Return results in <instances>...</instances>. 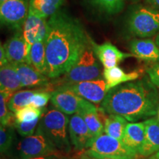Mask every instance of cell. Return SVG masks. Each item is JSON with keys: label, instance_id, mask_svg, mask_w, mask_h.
<instances>
[{"label": "cell", "instance_id": "obj_5", "mask_svg": "<svg viewBox=\"0 0 159 159\" xmlns=\"http://www.w3.org/2000/svg\"><path fill=\"white\" fill-rule=\"evenodd\" d=\"M128 30L135 36L149 38L159 33V11L154 7H139L130 13Z\"/></svg>", "mask_w": 159, "mask_h": 159}, {"label": "cell", "instance_id": "obj_21", "mask_svg": "<svg viewBox=\"0 0 159 159\" xmlns=\"http://www.w3.org/2000/svg\"><path fill=\"white\" fill-rule=\"evenodd\" d=\"M77 114L80 115L89 129L92 141L95 138L103 134L104 132V124L101 121L98 113V108L91 104L86 108H83ZM91 141V142H92Z\"/></svg>", "mask_w": 159, "mask_h": 159}, {"label": "cell", "instance_id": "obj_7", "mask_svg": "<svg viewBox=\"0 0 159 159\" xmlns=\"http://www.w3.org/2000/svg\"><path fill=\"white\" fill-rule=\"evenodd\" d=\"M30 0H7L0 3L2 25L11 30H22L29 13Z\"/></svg>", "mask_w": 159, "mask_h": 159}, {"label": "cell", "instance_id": "obj_14", "mask_svg": "<svg viewBox=\"0 0 159 159\" xmlns=\"http://www.w3.org/2000/svg\"><path fill=\"white\" fill-rule=\"evenodd\" d=\"M4 46L7 58L12 63H30V57L22 30L17 31Z\"/></svg>", "mask_w": 159, "mask_h": 159}, {"label": "cell", "instance_id": "obj_30", "mask_svg": "<svg viewBox=\"0 0 159 159\" xmlns=\"http://www.w3.org/2000/svg\"><path fill=\"white\" fill-rule=\"evenodd\" d=\"M40 119H35L33 122H16L14 125V128L16 129L17 132L19 133V135L21 136L27 137L33 136L34 134L35 128H36L37 125H39Z\"/></svg>", "mask_w": 159, "mask_h": 159}, {"label": "cell", "instance_id": "obj_25", "mask_svg": "<svg viewBox=\"0 0 159 159\" xmlns=\"http://www.w3.org/2000/svg\"><path fill=\"white\" fill-rule=\"evenodd\" d=\"M87 2L97 11L108 15L116 14L122 11L124 0H86Z\"/></svg>", "mask_w": 159, "mask_h": 159}, {"label": "cell", "instance_id": "obj_18", "mask_svg": "<svg viewBox=\"0 0 159 159\" xmlns=\"http://www.w3.org/2000/svg\"><path fill=\"white\" fill-rule=\"evenodd\" d=\"M22 87L45 86L49 83L47 76L27 63H13Z\"/></svg>", "mask_w": 159, "mask_h": 159}, {"label": "cell", "instance_id": "obj_33", "mask_svg": "<svg viewBox=\"0 0 159 159\" xmlns=\"http://www.w3.org/2000/svg\"><path fill=\"white\" fill-rule=\"evenodd\" d=\"M7 63H9V61L7 58L5 48H4V46L1 44V47H0V66H2L5 65Z\"/></svg>", "mask_w": 159, "mask_h": 159}, {"label": "cell", "instance_id": "obj_26", "mask_svg": "<svg viewBox=\"0 0 159 159\" xmlns=\"http://www.w3.org/2000/svg\"><path fill=\"white\" fill-rule=\"evenodd\" d=\"M36 91L37 90H23L13 94L7 101L9 110L15 113L20 109L30 105L32 97Z\"/></svg>", "mask_w": 159, "mask_h": 159}, {"label": "cell", "instance_id": "obj_42", "mask_svg": "<svg viewBox=\"0 0 159 159\" xmlns=\"http://www.w3.org/2000/svg\"><path fill=\"white\" fill-rule=\"evenodd\" d=\"M2 159H3V158H2Z\"/></svg>", "mask_w": 159, "mask_h": 159}, {"label": "cell", "instance_id": "obj_23", "mask_svg": "<svg viewBox=\"0 0 159 159\" xmlns=\"http://www.w3.org/2000/svg\"><path fill=\"white\" fill-rule=\"evenodd\" d=\"M128 120L118 114H109L104 124L105 134L122 141Z\"/></svg>", "mask_w": 159, "mask_h": 159}, {"label": "cell", "instance_id": "obj_24", "mask_svg": "<svg viewBox=\"0 0 159 159\" xmlns=\"http://www.w3.org/2000/svg\"><path fill=\"white\" fill-rule=\"evenodd\" d=\"M30 63L35 69L47 76V63L44 41H36L32 46L30 52Z\"/></svg>", "mask_w": 159, "mask_h": 159}, {"label": "cell", "instance_id": "obj_43", "mask_svg": "<svg viewBox=\"0 0 159 159\" xmlns=\"http://www.w3.org/2000/svg\"><path fill=\"white\" fill-rule=\"evenodd\" d=\"M64 159H65V158H64Z\"/></svg>", "mask_w": 159, "mask_h": 159}, {"label": "cell", "instance_id": "obj_2", "mask_svg": "<svg viewBox=\"0 0 159 159\" xmlns=\"http://www.w3.org/2000/svg\"><path fill=\"white\" fill-rule=\"evenodd\" d=\"M101 108L106 114L120 115L136 122L158 114L159 92L149 77L144 76L109 90Z\"/></svg>", "mask_w": 159, "mask_h": 159}, {"label": "cell", "instance_id": "obj_3", "mask_svg": "<svg viewBox=\"0 0 159 159\" xmlns=\"http://www.w3.org/2000/svg\"><path fill=\"white\" fill-rule=\"evenodd\" d=\"M69 119L57 109L50 108L43 113L36 132L44 135L61 153H69L71 151L68 135Z\"/></svg>", "mask_w": 159, "mask_h": 159}, {"label": "cell", "instance_id": "obj_1", "mask_svg": "<svg viewBox=\"0 0 159 159\" xmlns=\"http://www.w3.org/2000/svg\"><path fill=\"white\" fill-rule=\"evenodd\" d=\"M78 20L65 12L57 11L47 21L44 39L47 72L55 79L70 70L91 44Z\"/></svg>", "mask_w": 159, "mask_h": 159}, {"label": "cell", "instance_id": "obj_12", "mask_svg": "<svg viewBox=\"0 0 159 159\" xmlns=\"http://www.w3.org/2000/svg\"><path fill=\"white\" fill-rule=\"evenodd\" d=\"M90 41L95 55L102 63L104 68L108 69L117 66L119 63L122 62L128 57L134 56L133 54L125 53L120 51L116 46L112 44L111 42L97 44L92 40H91Z\"/></svg>", "mask_w": 159, "mask_h": 159}, {"label": "cell", "instance_id": "obj_40", "mask_svg": "<svg viewBox=\"0 0 159 159\" xmlns=\"http://www.w3.org/2000/svg\"><path fill=\"white\" fill-rule=\"evenodd\" d=\"M158 120H159V110H158Z\"/></svg>", "mask_w": 159, "mask_h": 159}, {"label": "cell", "instance_id": "obj_17", "mask_svg": "<svg viewBox=\"0 0 159 159\" xmlns=\"http://www.w3.org/2000/svg\"><path fill=\"white\" fill-rule=\"evenodd\" d=\"M0 88L2 94L8 99L13 96L15 91L23 88L13 63L9 62L1 66Z\"/></svg>", "mask_w": 159, "mask_h": 159}, {"label": "cell", "instance_id": "obj_16", "mask_svg": "<svg viewBox=\"0 0 159 159\" xmlns=\"http://www.w3.org/2000/svg\"><path fill=\"white\" fill-rule=\"evenodd\" d=\"M145 137L139 154L151 156L159 151V120L152 118L144 121Z\"/></svg>", "mask_w": 159, "mask_h": 159}, {"label": "cell", "instance_id": "obj_11", "mask_svg": "<svg viewBox=\"0 0 159 159\" xmlns=\"http://www.w3.org/2000/svg\"><path fill=\"white\" fill-rule=\"evenodd\" d=\"M47 19L40 16L29 9L28 16L22 30L29 57L32 46L36 41H44L47 32Z\"/></svg>", "mask_w": 159, "mask_h": 159}, {"label": "cell", "instance_id": "obj_13", "mask_svg": "<svg viewBox=\"0 0 159 159\" xmlns=\"http://www.w3.org/2000/svg\"><path fill=\"white\" fill-rule=\"evenodd\" d=\"M69 135L71 144L76 150L88 148L92 141V136L82 116L74 114L69 119Z\"/></svg>", "mask_w": 159, "mask_h": 159}, {"label": "cell", "instance_id": "obj_39", "mask_svg": "<svg viewBox=\"0 0 159 159\" xmlns=\"http://www.w3.org/2000/svg\"><path fill=\"white\" fill-rule=\"evenodd\" d=\"M5 1H7V0H0V3H2V2H5Z\"/></svg>", "mask_w": 159, "mask_h": 159}, {"label": "cell", "instance_id": "obj_4", "mask_svg": "<svg viewBox=\"0 0 159 159\" xmlns=\"http://www.w3.org/2000/svg\"><path fill=\"white\" fill-rule=\"evenodd\" d=\"M84 154L95 158L136 159L139 153L125 145L122 141L102 134L90 143Z\"/></svg>", "mask_w": 159, "mask_h": 159}, {"label": "cell", "instance_id": "obj_20", "mask_svg": "<svg viewBox=\"0 0 159 159\" xmlns=\"http://www.w3.org/2000/svg\"><path fill=\"white\" fill-rule=\"evenodd\" d=\"M103 77L106 82V90L108 92L111 89L118 86L119 85L138 80L140 77V73L136 71L130 73H125L119 66H114L108 69L104 68Z\"/></svg>", "mask_w": 159, "mask_h": 159}, {"label": "cell", "instance_id": "obj_36", "mask_svg": "<svg viewBox=\"0 0 159 159\" xmlns=\"http://www.w3.org/2000/svg\"><path fill=\"white\" fill-rule=\"evenodd\" d=\"M80 159H111V158H91V157H89L88 156H86V155L83 154Z\"/></svg>", "mask_w": 159, "mask_h": 159}, {"label": "cell", "instance_id": "obj_34", "mask_svg": "<svg viewBox=\"0 0 159 159\" xmlns=\"http://www.w3.org/2000/svg\"><path fill=\"white\" fill-rule=\"evenodd\" d=\"M27 159H64V158L61 156V153H54L47 155V156L35 157V158H30Z\"/></svg>", "mask_w": 159, "mask_h": 159}, {"label": "cell", "instance_id": "obj_6", "mask_svg": "<svg viewBox=\"0 0 159 159\" xmlns=\"http://www.w3.org/2000/svg\"><path fill=\"white\" fill-rule=\"evenodd\" d=\"M100 76V64L91 45L83 52L70 70L64 75L65 84L92 80L99 78Z\"/></svg>", "mask_w": 159, "mask_h": 159}, {"label": "cell", "instance_id": "obj_15", "mask_svg": "<svg viewBox=\"0 0 159 159\" xmlns=\"http://www.w3.org/2000/svg\"><path fill=\"white\" fill-rule=\"evenodd\" d=\"M130 50L134 57L150 63H159V47L150 39H134L130 43Z\"/></svg>", "mask_w": 159, "mask_h": 159}, {"label": "cell", "instance_id": "obj_41", "mask_svg": "<svg viewBox=\"0 0 159 159\" xmlns=\"http://www.w3.org/2000/svg\"><path fill=\"white\" fill-rule=\"evenodd\" d=\"M148 159H151V158H148Z\"/></svg>", "mask_w": 159, "mask_h": 159}, {"label": "cell", "instance_id": "obj_9", "mask_svg": "<svg viewBox=\"0 0 159 159\" xmlns=\"http://www.w3.org/2000/svg\"><path fill=\"white\" fill-rule=\"evenodd\" d=\"M19 151L20 159L61 153L44 135L39 132H35L33 136L25 137L20 142Z\"/></svg>", "mask_w": 159, "mask_h": 159}, {"label": "cell", "instance_id": "obj_28", "mask_svg": "<svg viewBox=\"0 0 159 159\" xmlns=\"http://www.w3.org/2000/svg\"><path fill=\"white\" fill-rule=\"evenodd\" d=\"M14 126L7 125L0 127V151L5 153L11 148L14 139Z\"/></svg>", "mask_w": 159, "mask_h": 159}, {"label": "cell", "instance_id": "obj_31", "mask_svg": "<svg viewBox=\"0 0 159 159\" xmlns=\"http://www.w3.org/2000/svg\"><path fill=\"white\" fill-rule=\"evenodd\" d=\"M52 92L37 90L31 98L30 105L38 108H42L47 105L49 99H51Z\"/></svg>", "mask_w": 159, "mask_h": 159}, {"label": "cell", "instance_id": "obj_35", "mask_svg": "<svg viewBox=\"0 0 159 159\" xmlns=\"http://www.w3.org/2000/svg\"><path fill=\"white\" fill-rule=\"evenodd\" d=\"M147 2L152 6V7L159 11V0H147Z\"/></svg>", "mask_w": 159, "mask_h": 159}, {"label": "cell", "instance_id": "obj_37", "mask_svg": "<svg viewBox=\"0 0 159 159\" xmlns=\"http://www.w3.org/2000/svg\"><path fill=\"white\" fill-rule=\"evenodd\" d=\"M150 158L151 159H159V151L158 152H157L156 153L152 155V156H151Z\"/></svg>", "mask_w": 159, "mask_h": 159}, {"label": "cell", "instance_id": "obj_27", "mask_svg": "<svg viewBox=\"0 0 159 159\" xmlns=\"http://www.w3.org/2000/svg\"><path fill=\"white\" fill-rule=\"evenodd\" d=\"M16 122H30L35 119H41L43 114V110L35 108L33 105H28L20 109L14 113Z\"/></svg>", "mask_w": 159, "mask_h": 159}, {"label": "cell", "instance_id": "obj_10", "mask_svg": "<svg viewBox=\"0 0 159 159\" xmlns=\"http://www.w3.org/2000/svg\"><path fill=\"white\" fill-rule=\"evenodd\" d=\"M62 87L94 104L102 103L107 94L106 82L105 79L101 77L92 80L68 83L62 85Z\"/></svg>", "mask_w": 159, "mask_h": 159}, {"label": "cell", "instance_id": "obj_19", "mask_svg": "<svg viewBox=\"0 0 159 159\" xmlns=\"http://www.w3.org/2000/svg\"><path fill=\"white\" fill-rule=\"evenodd\" d=\"M144 122H132L127 125L122 141L125 145L139 153L144 143Z\"/></svg>", "mask_w": 159, "mask_h": 159}, {"label": "cell", "instance_id": "obj_22", "mask_svg": "<svg viewBox=\"0 0 159 159\" xmlns=\"http://www.w3.org/2000/svg\"><path fill=\"white\" fill-rule=\"evenodd\" d=\"M64 2V0H30V7L40 16L47 19L52 16Z\"/></svg>", "mask_w": 159, "mask_h": 159}, {"label": "cell", "instance_id": "obj_38", "mask_svg": "<svg viewBox=\"0 0 159 159\" xmlns=\"http://www.w3.org/2000/svg\"><path fill=\"white\" fill-rule=\"evenodd\" d=\"M155 41H156V43H157V45H158V47H159V33L156 35V39H155Z\"/></svg>", "mask_w": 159, "mask_h": 159}, {"label": "cell", "instance_id": "obj_8", "mask_svg": "<svg viewBox=\"0 0 159 159\" xmlns=\"http://www.w3.org/2000/svg\"><path fill=\"white\" fill-rule=\"evenodd\" d=\"M51 103L55 108L66 115H74L92 104L75 92L61 86L52 92Z\"/></svg>", "mask_w": 159, "mask_h": 159}, {"label": "cell", "instance_id": "obj_29", "mask_svg": "<svg viewBox=\"0 0 159 159\" xmlns=\"http://www.w3.org/2000/svg\"><path fill=\"white\" fill-rule=\"evenodd\" d=\"M9 99L3 94H0V122L1 125L14 126L16 122L15 114L9 110L7 107V101Z\"/></svg>", "mask_w": 159, "mask_h": 159}, {"label": "cell", "instance_id": "obj_32", "mask_svg": "<svg viewBox=\"0 0 159 159\" xmlns=\"http://www.w3.org/2000/svg\"><path fill=\"white\" fill-rule=\"evenodd\" d=\"M149 78L153 84L159 89V63H156L147 69Z\"/></svg>", "mask_w": 159, "mask_h": 159}]
</instances>
